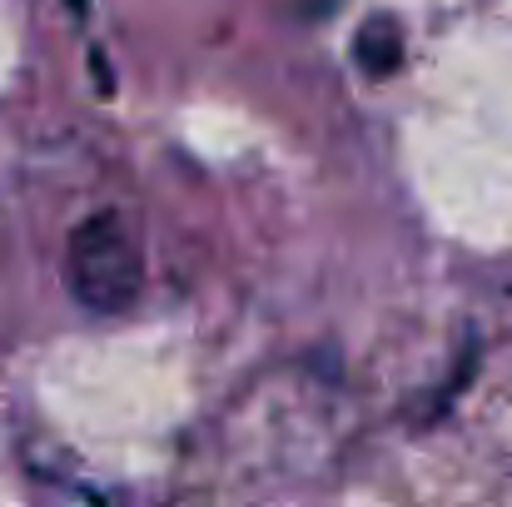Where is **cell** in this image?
Listing matches in <instances>:
<instances>
[{
	"label": "cell",
	"instance_id": "obj_1",
	"mask_svg": "<svg viewBox=\"0 0 512 507\" xmlns=\"http://www.w3.org/2000/svg\"><path fill=\"white\" fill-rule=\"evenodd\" d=\"M65 284L90 314H125L145 289V249L125 214L100 209L70 229Z\"/></svg>",
	"mask_w": 512,
	"mask_h": 507
},
{
	"label": "cell",
	"instance_id": "obj_2",
	"mask_svg": "<svg viewBox=\"0 0 512 507\" xmlns=\"http://www.w3.org/2000/svg\"><path fill=\"white\" fill-rule=\"evenodd\" d=\"M353 55H358V65L378 80V75H393L398 70V60H403V35H398V25L393 20H368L363 30H358V40H353Z\"/></svg>",
	"mask_w": 512,
	"mask_h": 507
}]
</instances>
